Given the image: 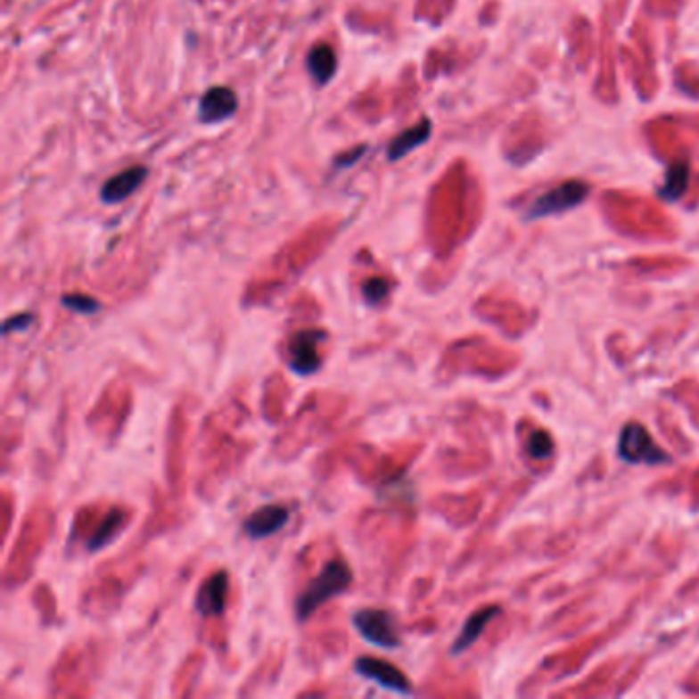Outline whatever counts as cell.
Instances as JSON below:
<instances>
[{
	"label": "cell",
	"mask_w": 699,
	"mask_h": 699,
	"mask_svg": "<svg viewBox=\"0 0 699 699\" xmlns=\"http://www.w3.org/2000/svg\"><path fill=\"white\" fill-rule=\"evenodd\" d=\"M601 210L607 222L620 234L638 240H673L677 226L667 211H662L646 197L626 193V191H605L601 195Z\"/></svg>",
	"instance_id": "obj_1"
},
{
	"label": "cell",
	"mask_w": 699,
	"mask_h": 699,
	"mask_svg": "<svg viewBox=\"0 0 699 699\" xmlns=\"http://www.w3.org/2000/svg\"><path fill=\"white\" fill-rule=\"evenodd\" d=\"M653 152L667 162L699 159V115H659L644 127Z\"/></svg>",
	"instance_id": "obj_2"
},
{
	"label": "cell",
	"mask_w": 699,
	"mask_h": 699,
	"mask_svg": "<svg viewBox=\"0 0 699 699\" xmlns=\"http://www.w3.org/2000/svg\"><path fill=\"white\" fill-rule=\"evenodd\" d=\"M629 0H603L601 4V36H599V74L595 93L603 103L618 101V80H615V31L626 15Z\"/></svg>",
	"instance_id": "obj_3"
},
{
	"label": "cell",
	"mask_w": 699,
	"mask_h": 699,
	"mask_svg": "<svg viewBox=\"0 0 699 699\" xmlns=\"http://www.w3.org/2000/svg\"><path fill=\"white\" fill-rule=\"evenodd\" d=\"M621 62L628 72V78L632 80L636 93H638L642 99H653L656 88H659V77H656L653 39H650V33L642 21H636L632 29V41H629L628 45H623L621 50Z\"/></svg>",
	"instance_id": "obj_4"
},
{
	"label": "cell",
	"mask_w": 699,
	"mask_h": 699,
	"mask_svg": "<svg viewBox=\"0 0 699 699\" xmlns=\"http://www.w3.org/2000/svg\"><path fill=\"white\" fill-rule=\"evenodd\" d=\"M353 580V572L349 568L347 562L342 560H331L328 564L322 568V572L314 579L301 597L298 599L296 605V615L300 621H306L310 615L317 612L318 607L325 605L326 601H331L337 595L345 593L349 585Z\"/></svg>",
	"instance_id": "obj_5"
},
{
	"label": "cell",
	"mask_w": 699,
	"mask_h": 699,
	"mask_svg": "<svg viewBox=\"0 0 699 699\" xmlns=\"http://www.w3.org/2000/svg\"><path fill=\"white\" fill-rule=\"evenodd\" d=\"M546 126L538 111H530L513 121L503 140V152L506 160L523 167L544 150Z\"/></svg>",
	"instance_id": "obj_6"
},
{
	"label": "cell",
	"mask_w": 699,
	"mask_h": 699,
	"mask_svg": "<svg viewBox=\"0 0 699 699\" xmlns=\"http://www.w3.org/2000/svg\"><path fill=\"white\" fill-rule=\"evenodd\" d=\"M591 193V185L585 181H566L556 187L544 191L531 201L527 210V218H546L562 211L572 210L574 205L585 201V197Z\"/></svg>",
	"instance_id": "obj_7"
},
{
	"label": "cell",
	"mask_w": 699,
	"mask_h": 699,
	"mask_svg": "<svg viewBox=\"0 0 699 699\" xmlns=\"http://www.w3.org/2000/svg\"><path fill=\"white\" fill-rule=\"evenodd\" d=\"M353 626L369 644L380 648H396L400 644L392 613L383 609H361L353 615Z\"/></svg>",
	"instance_id": "obj_8"
},
{
	"label": "cell",
	"mask_w": 699,
	"mask_h": 699,
	"mask_svg": "<svg viewBox=\"0 0 699 699\" xmlns=\"http://www.w3.org/2000/svg\"><path fill=\"white\" fill-rule=\"evenodd\" d=\"M620 454L623 460L634 464H662L669 462V456L656 445V441L650 437L646 429L640 423H629L623 429L620 440Z\"/></svg>",
	"instance_id": "obj_9"
},
{
	"label": "cell",
	"mask_w": 699,
	"mask_h": 699,
	"mask_svg": "<svg viewBox=\"0 0 699 699\" xmlns=\"http://www.w3.org/2000/svg\"><path fill=\"white\" fill-rule=\"evenodd\" d=\"M326 334L322 331H301L292 339L290 366L300 375H310L320 367L318 345Z\"/></svg>",
	"instance_id": "obj_10"
},
{
	"label": "cell",
	"mask_w": 699,
	"mask_h": 699,
	"mask_svg": "<svg viewBox=\"0 0 699 699\" xmlns=\"http://www.w3.org/2000/svg\"><path fill=\"white\" fill-rule=\"evenodd\" d=\"M238 111V97L230 86H211L205 91L197 107V118L201 123H220L230 119Z\"/></svg>",
	"instance_id": "obj_11"
},
{
	"label": "cell",
	"mask_w": 699,
	"mask_h": 699,
	"mask_svg": "<svg viewBox=\"0 0 699 699\" xmlns=\"http://www.w3.org/2000/svg\"><path fill=\"white\" fill-rule=\"evenodd\" d=\"M355 669H358V673H361L363 677L382 685L383 689L396 691V694L402 695L413 694V685L407 679V675L386 661L363 656V659H358V662H355Z\"/></svg>",
	"instance_id": "obj_12"
},
{
	"label": "cell",
	"mask_w": 699,
	"mask_h": 699,
	"mask_svg": "<svg viewBox=\"0 0 699 699\" xmlns=\"http://www.w3.org/2000/svg\"><path fill=\"white\" fill-rule=\"evenodd\" d=\"M148 177V169L142 167H129L126 170H121L111 179H107V183L101 187V201L107 203V205H113V203H121L126 201L129 195L136 193L142 187V183L146 181Z\"/></svg>",
	"instance_id": "obj_13"
},
{
	"label": "cell",
	"mask_w": 699,
	"mask_h": 699,
	"mask_svg": "<svg viewBox=\"0 0 699 699\" xmlns=\"http://www.w3.org/2000/svg\"><path fill=\"white\" fill-rule=\"evenodd\" d=\"M226 599H228V574L220 571L203 582L197 593L195 607L203 618H216L224 613Z\"/></svg>",
	"instance_id": "obj_14"
},
{
	"label": "cell",
	"mask_w": 699,
	"mask_h": 699,
	"mask_svg": "<svg viewBox=\"0 0 699 699\" xmlns=\"http://www.w3.org/2000/svg\"><path fill=\"white\" fill-rule=\"evenodd\" d=\"M290 519V509L284 505H265L257 509L252 515L244 521L246 536L252 539H260L279 531L281 527Z\"/></svg>",
	"instance_id": "obj_15"
},
{
	"label": "cell",
	"mask_w": 699,
	"mask_h": 699,
	"mask_svg": "<svg viewBox=\"0 0 699 699\" xmlns=\"http://www.w3.org/2000/svg\"><path fill=\"white\" fill-rule=\"evenodd\" d=\"M609 636H612V634L605 632L603 636H599V638H593V640H587L585 644H579L577 648L568 650L566 654L552 656L550 661H546L544 669H541V673L546 675V679H550V677H562V675H566V673H572V670L579 669V664L585 661L595 648H597V644L605 642Z\"/></svg>",
	"instance_id": "obj_16"
},
{
	"label": "cell",
	"mask_w": 699,
	"mask_h": 699,
	"mask_svg": "<svg viewBox=\"0 0 699 699\" xmlns=\"http://www.w3.org/2000/svg\"><path fill=\"white\" fill-rule=\"evenodd\" d=\"M568 44H571L572 58L577 62V66L585 68L591 64L593 60V25L588 23L587 17H574L568 27Z\"/></svg>",
	"instance_id": "obj_17"
},
{
	"label": "cell",
	"mask_w": 699,
	"mask_h": 699,
	"mask_svg": "<svg viewBox=\"0 0 699 699\" xmlns=\"http://www.w3.org/2000/svg\"><path fill=\"white\" fill-rule=\"evenodd\" d=\"M431 129H433V123L429 119H421L415 127L404 129L400 136H396V138L388 144V150H386L388 160L390 162L400 160L407 154L413 152V150L423 146V144L431 138Z\"/></svg>",
	"instance_id": "obj_18"
},
{
	"label": "cell",
	"mask_w": 699,
	"mask_h": 699,
	"mask_svg": "<svg viewBox=\"0 0 699 699\" xmlns=\"http://www.w3.org/2000/svg\"><path fill=\"white\" fill-rule=\"evenodd\" d=\"M689 260L681 257H640L632 259L623 265V269L638 277H653V275H673L679 273L683 267H687Z\"/></svg>",
	"instance_id": "obj_19"
},
{
	"label": "cell",
	"mask_w": 699,
	"mask_h": 699,
	"mask_svg": "<svg viewBox=\"0 0 699 699\" xmlns=\"http://www.w3.org/2000/svg\"><path fill=\"white\" fill-rule=\"evenodd\" d=\"M519 433L523 437V451L533 464H547L554 456V443L552 437L546 433L544 429L536 427V424L523 423L519 427Z\"/></svg>",
	"instance_id": "obj_20"
},
{
	"label": "cell",
	"mask_w": 699,
	"mask_h": 699,
	"mask_svg": "<svg viewBox=\"0 0 699 699\" xmlns=\"http://www.w3.org/2000/svg\"><path fill=\"white\" fill-rule=\"evenodd\" d=\"M306 68L318 86H325L337 74V53L331 45H314L306 58Z\"/></svg>",
	"instance_id": "obj_21"
},
{
	"label": "cell",
	"mask_w": 699,
	"mask_h": 699,
	"mask_svg": "<svg viewBox=\"0 0 699 699\" xmlns=\"http://www.w3.org/2000/svg\"><path fill=\"white\" fill-rule=\"evenodd\" d=\"M489 306L492 308V312L498 314V317H495V318H498L497 325H503L505 331L509 334L523 333L525 328L531 325V314L527 312L525 308L513 298L497 300L495 304H489Z\"/></svg>",
	"instance_id": "obj_22"
},
{
	"label": "cell",
	"mask_w": 699,
	"mask_h": 699,
	"mask_svg": "<svg viewBox=\"0 0 699 699\" xmlns=\"http://www.w3.org/2000/svg\"><path fill=\"white\" fill-rule=\"evenodd\" d=\"M621 662L623 661H613V662L605 664V667L595 670V673L588 677L585 683L579 685V687L562 691V695H605V694H612V689H609L607 685H612L615 681V675H618Z\"/></svg>",
	"instance_id": "obj_23"
},
{
	"label": "cell",
	"mask_w": 699,
	"mask_h": 699,
	"mask_svg": "<svg viewBox=\"0 0 699 699\" xmlns=\"http://www.w3.org/2000/svg\"><path fill=\"white\" fill-rule=\"evenodd\" d=\"M694 179H695V175L694 177L689 175V162L687 160L670 162L667 183H664L661 195L667 197V200H681V197H689L691 187H694Z\"/></svg>",
	"instance_id": "obj_24"
},
{
	"label": "cell",
	"mask_w": 699,
	"mask_h": 699,
	"mask_svg": "<svg viewBox=\"0 0 699 699\" xmlns=\"http://www.w3.org/2000/svg\"><path fill=\"white\" fill-rule=\"evenodd\" d=\"M497 613H498V607H486V609H482V612H478V613L472 615V618L468 620V623H465V628L462 629L460 638L456 640L454 648H451V653H454V654L464 653L465 648L472 646V644L478 640V636L482 634V629L486 628V623H489L492 618H495Z\"/></svg>",
	"instance_id": "obj_25"
},
{
	"label": "cell",
	"mask_w": 699,
	"mask_h": 699,
	"mask_svg": "<svg viewBox=\"0 0 699 699\" xmlns=\"http://www.w3.org/2000/svg\"><path fill=\"white\" fill-rule=\"evenodd\" d=\"M123 517H126V515H123L119 509H115V511L109 513V515L105 517V521H103V523L99 525V530L95 531V536L91 538V541H88V550H99V547L107 546L109 541L113 539L115 533L119 531V527L123 525Z\"/></svg>",
	"instance_id": "obj_26"
},
{
	"label": "cell",
	"mask_w": 699,
	"mask_h": 699,
	"mask_svg": "<svg viewBox=\"0 0 699 699\" xmlns=\"http://www.w3.org/2000/svg\"><path fill=\"white\" fill-rule=\"evenodd\" d=\"M675 82L685 95L699 99V64L685 60L675 68Z\"/></svg>",
	"instance_id": "obj_27"
},
{
	"label": "cell",
	"mask_w": 699,
	"mask_h": 699,
	"mask_svg": "<svg viewBox=\"0 0 699 699\" xmlns=\"http://www.w3.org/2000/svg\"><path fill=\"white\" fill-rule=\"evenodd\" d=\"M675 394L677 399L687 404V408L691 410V415H694L695 423H699V383L695 386L694 382H683L675 388Z\"/></svg>",
	"instance_id": "obj_28"
},
{
	"label": "cell",
	"mask_w": 699,
	"mask_h": 699,
	"mask_svg": "<svg viewBox=\"0 0 699 699\" xmlns=\"http://www.w3.org/2000/svg\"><path fill=\"white\" fill-rule=\"evenodd\" d=\"M390 293V284L382 277H374L363 284V298H366L369 304H380L388 298Z\"/></svg>",
	"instance_id": "obj_29"
},
{
	"label": "cell",
	"mask_w": 699,
	"mask_h": 699,
	"mask_svg": "<svg viewBox=\"0 0 699 699\" xmlns=\"http://www.w3.org/2000/svg\"><path fill=\"white\" fill-rule=\"evenodd\" d=\"M644 4L656 17H675L681 11L683 0H644Z\"/></svg>",
	"instance_id": "obj_30"
},
{
	"label": "cell",
	"mask_w": 699,
	"mask_h": 699,
	"mask_svg": "<svg viewBox=\"0 0 699 699\" xmlns=\"http://www.w3.org/2000/svg\"><path fill=\"white\" fill-rule=\"evenodd\" d=\"M62 304L66 308H70L74 312H82V314H93L99 310V301L88 298V296H80V293H74V296H64L62 298Z\"/></svg>",
	"instance_id": "obj_31"
},
{
	"label": "cell",
	"mask_w": 699,
	"mask_h": 699,
	"mask_svg": "<svg viewBox=\"0 0 699 699\" xmlns=\"http://www.w3.org/2000/svg\"><path fill=\"white\" fill-rule=\"evenodd\" d=\"M661 429L664 431V435H667L669 440L677 445V448L683 449V451L689 449V443L685 441L683 435H679V431H677V427L673 424V419H670L669 415H661Z\"/></svg>",
	"instance_id": "obj_32"
},
{
	"label": "cell",
	"mask_w": 699,
	"mask_h": 699,
	"mask_svg": "<svg viewBox=\"0 0 699 699\" xmlns=\"http://www.w3.org/2000/svg\"><path fill=\"white\" fill-rule=\"evenodd\" d=\"M363 154H366V146L355 148L351 154H341V156H337V159H334V167H337V169L353 167V162H355V160H359Z\"/></svg>",
	"instance_id": "obj_33"
},
{
	"label": "cell",
	"mask_w": 699,
	"mask_h": 699,
	"mask_svg": "<svg viewBox=\"0 0 699 699\" xmlns=\"http://www.w3.org/2000/svg\"><path fill=\"white\" fill-rule=\"evenodd\" d=\"M687 689L694 691V694H699V664H697V669L694 670V675H691L687 679Z\"/></svg>",
	"instance_id": "obj_34"
},
{
	"label": "cell",
	"mask_w": 699,
	"mask_h": 699,
	"mask_svg": "<svg viewBox=\"0 0 699 699\" xmlns=\"http://www.w3.org/2000/svg\"><path fill=\"white\" fill-rule=\"evenodd\" d=\"M694 495H695V500L699 503V474L695 476V482H694Z\"/></svg>",
	"instance_id": "obj_35"
}]
</instances>
